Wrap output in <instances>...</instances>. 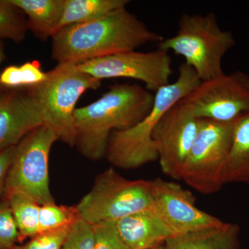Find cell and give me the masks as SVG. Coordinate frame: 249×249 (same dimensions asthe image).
I'll list each match as a JSON object with an SVG mask.
<instances>
[{"mask_svg":"<svg viewBox=\"0 0 249 249\" xmlns=\"http://www.w3.org/2000/svg\"><path fill=\"white\" fill-rule=\"evenodd\" d=\"M92 227L93 249H129L119 236L115 222L99 223Z\"/></svg>","mask_w":249,"mask_h":249,"instance_id":"23","label":"cell"},{"mask_svg":"<svg viewBox=\"0 0 249 249\" xmlns=\"http://www.w3.org/2000/svg\"><path fill=\"white\" fill-rule=\"evenodd\" d=\"M0 94H1V93H0Z\"/></svg>","mask_w":249,"mask_h":249,"instance_id":"33","label":"cell"},{"mask_svg":"<svg viewBox=\"0 0 249 249\" xmlns=\"http://www.w3.org/2000/svg\"><path fill=\"white\" fill-rule=\"evenodd\" d=\"M129 2V0H64L63 13L57 31L67 26L99 19L114 10L126 7Z\"/></svg>","mask_w":249,"mask_h":249,"instance_id":"18","label":"cell"},{"mask_svg":"<svg viewBox=\"0 0 249 249\" xmlns=\"http://www.w3.org/2000/svg\"><path fill=\"white\" fill-rule=\"evenodd\" d=\"M0 83L4 88L14 89L22 88L19 67L11 65L5 68L0 74Z\"/></svg>","mask_w":249,"mask_h":249,"instance_id":"27","label":"cell"},{"mask_svg":"<svg viewBox=\"0 0 249 249\" xmlns=\"http://www.w3.org/2000/svg\"><path fill=\"white\" fill-rule=\"evenodd\" d=\"M115 224L119 236L129 249L156 248L176 236L154 209L131 214Z\"/></svg>","mask_w":249,"mask_h":249,"instance_id":"14","label":"cell"},{"mask_svg":"<svg viewBox=\"0 0 249 249\" xmlns=\"http://www.w3.org/2000/svg\"><path fill=\"white\" fill-rule=\"evenodd\" d=\"M179 102L197 119L232 122L249 112V76L235 71L201 82Z\"/></svg>","mask_w":249,"mask_h":249,"instance_id":"9","label":"cell"},{"mask_svg":"<svg viewBox=\"0 0 249 249\" xmlns=\"http://www.w3.org/2000/svg\"><path fill=\"white\" fill-rule=\"evenodd\" d=\"M154 100L155 95L138 84L111 85L97 101L76 108L75 146L86 158L101 160L111 134L138 124L152 109Z\"/></svg>","mask_w":249,"mask_h":249,"instance_id":"2","label":"cell"},{"mask_svg":"<svg viewBox=\"0 0 249 249\" xmlns=\"http://www.w3.org/2000/svg\"><path fill=\"white\" fill-rule=\"evenodd\" d=\"M161 246L162 245H160V247H156V248L150 249H161Z\"/></svg>","mask_w":249,"mask_h":249,"instance_id":"31","label":"cell"},{"mask_svg":"<svg viewBox=\"0 0 249 249\" xmlns=\"http://www.w3.org/2000/svg\"><path fill=\"white\" fill-rule=\"evenodd\" d=\"M6 59V54H5L4 45H3L1 40H0V64L1 63Z\"/></svg>","mask_w":249,"mask_h":249,"instance_id":"29","label":"cell"},{"mask_svg":"<svg viewBox=\"0 0 249 249\" xmlns=\"http://www.w3.org/2000/svg\"></svg>","mask_w":249,"mask_h":249,"instance_id":"34","label":"cell"},{"mask_svg":"<svg viewBox=\"0 0 249 249\" xmlns=\"http://www.w3.org/2000/svg\"><path fill=\"white\" fill-rule=\"evenodd\" d=\"M52 58L62 63L80 64L93 59L135 51L163 40L129 12L114 10L91 22L62 28L52 37Z\"/></svg>","mask_w":249,"mask_h":249,"instance_id":"1","label":"cell"},{"mask_svg":"<svg viewBox=\"0 0 249 249\" xmlns=\"http://www.w3.org/2000/svg\"><path fill=\"white\" fill-rule=\"evenodd\" d=\"M71 228L40 232L25 245L15 246L14 249H62Z\"/></svg>","mask_w":249,"mask_h":249,"instance_id":"24","label":"cell"},{"mask_svg":"<svg viewBox=\"0 0 249 249\" xmlns=\"http://www.w3.org/2000/svg\"><path fill=\"white\" fill-rule=\"evenodd\" d=\"M42 125L40 109L27 89L4 91L0 94V151L16 146Z\"/></svg>","mask_w":249,"mask_h":249,"instance_id":"13","label":"cell"},{"mask_svg":"<svg viewBox=\"0 0 249 249\" xmlns=\"http://www.w3.org/2000/svg\"><path fill=\"white\" fill-rule=\"evenodd\" d=\"M223 182L249 185V112L236 119L231 146L223 171Z\"/></svg>","mask_w":249,"mask_h":249,"instance_id":"16","label":"cell"},{"mask_svg":"<svg viewBox=\"0 0 249 249\" xmlns=\"http://www.w3.org/2000/svg\"><path fill=\"white\" fill-rule=\"evenodd\" d=\"M153 208L157 214L179 235L219 227L224 222L196 207L191 192L174 181L151 180Z\"/></svg>","mask_w":249,"mask_h":249,"instance_id":"12","label":"cell"},{"mask_svg":"<svg viewBox=\"0 0 249 249\" xmlns=\"http://www.w3.org/2000/svg\"><path fill=\"white\" fill-rule=\"evenodd\" d=\"M197 133L188 154L181 180L203 195H212L223 186V171L231 146L232 122L199 119Z\"/></svg>","mask_w":249,"mask_h":249,"instance_id":"7","label":"cell"},{"mask_svg":"<svg viewBox=\"0 0 249 249\" xmlns=\"http://www.w3.org/2000/svg\"><path fill=\"white\" fill-rule=\"evenodd\" d=\"M22 88H29L40 84L47 78V73L41 70L37 62H27L19 66Z\"/></svg>","mask_w":249,"mask_h":249,"instance_id":"26","label":"cell"},{"mask_svg":"<svg viewBox=\"0 0 249 249\" xmlns=\"http://www.w3.org/2000/svg\"><path fill=\"white\" fill-rule=\"evenodd\" d=\"M240 233L238 224L224 222L219 227L175 236L160 249H240Z\"/></svg>","mask_w":249,"mask_h":249,"instance_id":"15","label":"cell"},{"mask_svg":"<svg viewBox=\"0 0 249 249\" xmlns=\"http://www.w3.org/2000/svg\"><path fill=\"white\" fill-rule=\"evenodd\" d=\"M12 249H14V248H13Z\"/></svg>","mask_w":249,"mask_h":249,"instance_id":"32","label":"cell"},{"mask_svg":"<svg viewBox=\"0 0 249 249\" xmlns=\"http://www.w3.org/2000/svg\"><path fill=\"white\" fill-rule=\"evenodd\" d=\"M199 119L178 102L167 111L156 127L155 142L162 172L181 180L183 165L199 127Z\"/></svg>","mask_w":249,"mask_h":249,"instance_id":"11","label":"cell"},{"mask_svg":"<svg viewBox=\"0 0 249 249\" xmlns=\"http://www.w3.org/2000/svg\"><path fill=\"white\" fill-rule=\"evenodd\" d=\"M22 13L10 0H0V40L20 42L24 40L28 27Z\"/></svg>","mask_w":249,"mask_h":249,"instance_id":"21","label":"cell"},{"mask_svg":"<svg viewBox=\"0 0 249 249\" xmlns=\"http://www.w3.org/2000/svg\"><path fill=\"white\" fill-rule=\"evenodd\" d=\"M57 141L55 134L42 125L16 145L5 181L6 196L24 195L40 206L55 203L49 188V160Z\"/></svg>","mask_w":249,"mask_h":249,"instance_id":"8","label":"cell"},{"mask_svg":"<svg viewBox=\"0 0 249 249\" xmlns=\"http://www.w3.org/2000/svg\"><path fill=\"white\" fill-rule=\"evenodd\" d=\"M101 85V80L82 71L77 64L62 63L47 72L45 81L26 89L40 109L43 125L72 147L76 142V103L85 91Z\"/></svg>","mask_w":249,"mask_h":249,"instance_id":"4","label":"cell"},{"mask_svg":"<svg viewBox=\"0 0 249 249\" xmlns=\"http://www.w3.org/2000/svg\"><path fill=\"white\" fill-rule=\"evenodd\" d=\"M4 91V87H3L2 85H1V83H0V93H1L3 92V91Z\"/></svg>","mask_w":249,"mask_h":249,"instance_id":"30","label":"cell"},{"mask_svg":"<svg viewBox=\"0 0 249 249\" xmlns=\"http://www.w3.org/2000/svg\"><path fill=\"white\" fill-rule=\"evenodd\" d=\"M176 81L156 91L152 109L130 128L114 131L108 142L106 157L111 164L123 169H135L158 160L152 136L165 113L201 83L187 64L178 69Z\"/></svg>","mask_w":249,"mask_h":249,"instance_id":"3","label":"cell"},{"mask_svg":"<svg viewBox=\"0 0 249 249\" xmlns=\"http://www.w3.org/2000/svg\"><path fill=\"white\" fill-rule=\"evenodd\" d=\"M82 71L96 79L127 78L139 80L145 89L157 91L169 84L173 74L169 52L158 48L149 52L136 51L101 57L78 64Z\"/></svg>","mask_w":249,"mask_h":249,"instance_id":"10","label":"cell"},{"mask_svg":"<svg viewBox=\"0 0 249 249\" xmlns=\"http://www.w3.org/2000/svg\"><path fill=\"white\" fill-rule=\"evenodd\" d=\"M6 196L19 230V241L37 235L40 205L29 196L19 193Z\"/></svg>","mask_w":249,"mask_h":249,"instance_id":"19","label":"cell"},{"mask_svg":"<svg viewBox=\"0 0 249 249\" xmlns=\"http://www.w3.org/2000/svg\"><path fill=\"white\" fill-rule=\"evenodd\" d=\"M93 227L82 219L72 226L62 249H93Z\"/></svg>","mask_w":249,"mask_h":249,"instance_id":"25","label":"cell"},{"mask_svg":"<svg viewBox=\"0 0 249 249\" xmlns=\"http://www.w3.org/2000/svg\"><path fill=\"white\" fill-rule=\"evenodd\" d=\"M18 241L19 230L9 203L0 202V249H12Z\"/></svg>","mask_w":249,"mask_h":249,"instance_id":"22","label":"cell"},{"mask_svg":"<svg viewBox=\"0 0 249 249\" xmlns=\"http://www.w3.org/2000/svg\"><path fill=\"white\" fill-rule=\"evenodd\" d=\"M82 220L91 226L116 222L154 209L150 180H129L112 168L98 175L91 191L76 206Z\"/></svg>","mask_w":249,"mask_h":249,"instance_id":"6","label":"cell"},{"mask_svg":"<svg viewBox=\"0 0 249 249\" xmlns=\"http://www.w3.org/2000/svg\"><path fill=\"white\" fill-rule=\"evenodd\" d=\"M235 45L232 33L221 29L213 13L184 14L177 34L163 38L158 48L183 57L203 82L224 74L223 58Z\"/></svg>","mask_w":249,"mask_h":249,"instance_id":"5","label":"cell"},{"mask_svg":"<svg viewBox=\"0 0 249 249\" xmlns=\"http://www.w3.org/2000/svg\"><path fill=\"white\" fill-rule=\"evenodd\" d=\"M16 146L0 151V196L4 191L5 181L14 158Z\"/></svg>","mask_w":249,"mask_h":249,"instance_id":"28","label":"cell"},{"mask_svg":"<svg viewBox=\"0 0 249 249\" xmlns=\"http://www.w3.org/2000/svg\"><path fill=\"white\" fill-rule=\"evenodd\" d=\"M79 219L74 206H62L55 203L42 205L39 214V233L71 228Z\"/></svg>","mask_w":249,"mask_h":249,"instance_id":"20","label":"cell"},{"mask_svg":"<svg viewBox=\"0 0 249 249\" xmlns=\"http://www.w3.org/2000/svg\"><path fill=\"white\" fill-rule=\"evenodd\" d=\"M27 16L28 29L42 40L52 37L58 29L64 0H10Z\"/></svg>","mask_w":249,"mask_h":249,"instance_id":"17","label":"cell"}]
</instances>
